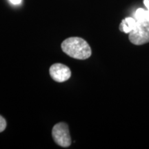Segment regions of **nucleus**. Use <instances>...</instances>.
I'll list each match as a JSON object with an SVG mask.
<instances>
[{
  "label": "nucleus",
  "instance_id": "nucleus-1",
  "mask_svg": "<svg viewBox=\"0 0 149 149\" xmlns=\"http://www.w3.org/2000/svg\"><path fill=\"white\" fill-rule=\"evenodd\" d=\"M61 49L68 56L77 59H86L91 57V48L84 40L80 37H69L61 44Z\"/></svg>",
  "mask_w": 149,
  "mask_h": 149
},
{
  "label": "nucleus",
  "instance_id": "nucleus-2",
  "mask_svg": "<svg viewBox=\"0 0 149 149\" xmlns=\"http://www.w3.org/2000/svg\"><path fill=\"white\" fill-rule=\"evenodd\" d=\"M129 40L135 45H142L149 42V21L137 22L133 31L129 33Z\"/></svg>",
  "mask_w": 149,
  "mask_h": 149
},
{
  "label": "nucleus",
  "instance_id": "nucleus-3",
  "mask_svg": "<svg viewBox=\"0 0 149 149\" xmlns=\"http://www.w3.org/2000/svg\"><path fill=\"white\" fill-rule=\"evenodd\" d=\"M52 136L56 144L61 147H68L71 144L69 129L66 123L55 124L52 130Z\"/></svg>",
  "mask_w": 149,
  "mask_h": 149
},
{
  "label": "nucleus",
  "instance_id": "nucleus-4",
  "mask_svg": "<svg viewBox=\"0 0 149 149\" xmlns=\"http://www.w3.org/2000/svg\"><path fill=\"white\" fill-rule=\"evenodd\" d=\"M50 74L52 79L57 82H64L68 79H70L71 76V71L70 68L66 65L57 63L52 65L49 70Z\"/></svg>",
  "mask_w": 149,
  "mask_h": 149
},
{
  "label": "nucleus",
  "instance_id": "nucleus-5",
  "mask_svg": "<svg viewBox=\"0 0 149 149\" xmlns=\"http://www.w3.org/2000/svg\"><path fill=\"white\" fill-rule=\"evenodd\" d=\"M137 20L133 17H126L122 20L120 25V30L122 32L130 33L135 29Z\"/></svg>",
  "mask_w": 149,
  "mask_h": 149
},
{
  "label": "nucleus",
  "instance_id": "nucleus-6",
  "mask_svg": "<svg viewBox=\"0 0 149 149\" xmlns=\"http://www.w3.org/2000/svg\"><path fill=\"white\" fill-rule=\"evenodd\" d=\"M135 19L137 22L149 21V10L141 8H138L135 13Z\"/></svg>",
  "mask_w": 149,
  "mask_h": 149
},
{
  "label": "nucleus",
  "instance_id": "nucleus-7",
  "mask_svg": "<svg viewBox=\"0 0 149 149\" xmlns=\"http://www.w3.org/2000/svg\"><path fill=\"white\" fill-rule=\"evenodd\" d=\"M6 127V122L2 116L0 115V133L3 132Z\"/></svg>",
  "mask_w": 149,
  "mask_h": 149
},
{
  "label": "nucleus",
  "instance_id": "nucleus-8",
  "mask_svg": "<svg viewBox=\"0 0 149 149\" xmlns=\"http://www.w3.org/2000/svg\"><path fill=\"white\" fill-rule=\"evenodd\" d=\"M9 1H10V2L13 3V4L17 5V4H19V3H21L22 0H9Z\"/></svg>",
  "mask_w": 149,
  "mask_h": 149
},
{
  "label": "nucleus",
  "instance_id": "nucleus-9",
  "mask_svg": "<svg viewBox=\"0 0 149 149\" xmlns=\"http://www.w3.org/2000/svg\"><path fill=\"white\" fill-rule=\"evenodd\" d=\"M144 3L147 8V10H149V0H144Z\"/></svg>",
  "mask_w": 149,
  "mask_h": 149
}]
</instances>
